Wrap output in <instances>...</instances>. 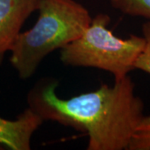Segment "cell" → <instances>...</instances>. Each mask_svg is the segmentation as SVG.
Here are the masks:
<instances>
[{
    "mask_svg": "<svg viewBox=\"0 0 150 150\" xmlns=\"http://www.w3.org/2000/svg\"><path fill=\"white\" fill-rule=\"evenodd\" d=\"M41 0H0V66Z\"/></svg>",
    "mask_w": 150,
    "mask_h": 150,
    "instance_id": "4",
    "label": "cell"
},
{
    "mask_svg": "<svg viewBox=\"0 0 150 150\" xmlns=\"http://www.w3.org/2000/svg\"><path fill=\"white\" fill-rule=\"evenodd\" d=\"M111 18L104 13L92 18L83 34L60 49L59 59L71 67L93 68L112 74L119 80L134 69L144 47L143 36L121 38L108 28Z\"/></svg>",
    "mask_w": 150,
    "mask_h": 150,
    "instance_id": "3",
    "label": "cell"
},
{
    "mask_svg": "<svg viewBox=\"0 0 150 150\" xmlns=\"http://www.w3.org/2000/svg\"><path fill=\"white\" fill-rule=\"evenodd\" d=\"M110 4L125 15L142 17L150 21V0H110Z\"/></svg>",
    "mask_w": 150,
    "mask_h": 150,
    "instance_id": "6",
    "label": "cell"
},
{
    "mask_svg": "<svg viewBox=\"0 0 150 150\" xmlns=\"http://www.w3.org/2000/svg\"><path fill=\"white\" fill-rule=\"evenodd\" d=\"M59 81L46 78L28 92V107L43 121H54L87 134L88 150H124L141 120L144 103L134 93L129 75L112 85L101 83L92 92L61 98Z\"/></svg>",
    "mask_w": 150,
    "mask_h": 150,
    "instance_id": "1",
    "label": "cell"
},
{
    "mask_svg": "<svg viewBox=\"0 0 150 150\" xmlns=\"http://www.w3.org/2000/svg\"><path fill=\"white\" fill-rule=\"evenodd\" d=\"M142 33L145 40L144 47L134 64V69H139L150 74V21L144 23Z\"/></svg>",
    "mask_w": 150,
    "mask_h": 150,
    "instance_id": "8",
    "label": "cell"
},
{
    "mask_svg": "<svg viewBox=\"0 0 150 150\" xmlns=\"http://www.w3.org/2000/svg\"><path fill=\"white\" fill-rule=\"evenodd\" d=\"M37 22L21 32L10 50V63L18 77L25 80L37 71L45 57L81 36L92 17L75 0H41Z\"/></svg>",
    "mask_w": 150,
    "mask_h": 150,
    "instance_id": "2",
    "label": "cell"
},
{
    "mask_svg": "<svg viewBox=\"0 0 150 150\" xmlns=\"http://www.w3.org/2000/svg\"><path fill=\"white\" fill-rule=\"evenodd\" d=\"M43 122L29 107L13 120L0 117V145L10 150H30L33 135Z\"/></svg>",
    "mask_w": 150,
    "mask_h": 150,
    "instance_id": "5",
    "label": "cell"
},
{
    "mask_svg": "<svg viewBox=\"0 0 150 150\" xmlns=\"http://www.w3.org/2000/svg\"><path fill=\"white\" fill-rule=\"evenodd\" d=\"M127 150H150V116H144L141 120Z\"/></svg>",
    "mask_w": 150,
    "mask_h": 150,
    "instance_id": "7",
    "label": "cell"
}]
</instances>
